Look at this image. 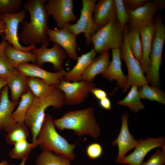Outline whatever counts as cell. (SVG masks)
<instances>
[{
  "mask_svg": "<svg viewBox=\"0 0 165 165\" xmlns=\"http://www.w3.org/2000/svg\"><path fill=\"white\" fill-rule=\"evenodd\" d=\"M138 86L134 85L125 97L123 100L117 101L119 105L126 106L134 112H138L145 108L144 105L140 101Z\"/></svg>",
  "mask_w": 165,
  "mask_h": 165,
  "instance_id": "cell-28",
  "label": "cell"
},
{
  "mask_svg": "<svg viewBox=\"0 0 165 165\" xmlns=\"http://www.w3.org/2000/svg\"><path fill=\"white\" fill-rule=\"evenodd\" d=\"M156 28L152 42L150 55V64L146 77L153 86L159 87L160 84V70L165 40V27L161 19L155 23Z\"/></svg>",
  "mask_w": 165,
  "mask_h": 165,
  "instance_id": "cell-6",
  "label": "cell"
},
{
  "mask_svg": "<svg viewBox=\"0 0 165 165\" xmlns=\"http://www.w3.org/2000/svg\"><path fill=\"white\" fill-rule=\"evenodd\" d=\"M9 44L4 38L0 43V57L4 55V50Z\"/></svg>",
  "mask_w": 165,
  "mask_h": 165,
  "instance_id": "cell-42",
  "label": "cell"
},
{
  "mask_svg": "<svg viewBox=\"0 0 165 165\" xmlns=\"http://www.w3.org/2000/svg\"><path fill=\"white\" fill-rule=\"evenodd\" d=\"M93 13L95 23L99 28L116 19L114 0H98L95 4Z\"/></svg>",
  "mask_w": 165,
  "mask_h": 165,
  "instance_id": "cell-21",
  "label": "cell"
},
{
  "mask_svg": "<svg viewBox=\"0 0 165 165\" xmlns=\"http://www.w3.org/2000/svg\"><path fill=\"white\" fill-rule=\"evenodd\" d=\"M112 60L107 69L101 75L110 81L116 80L117 86L123 89L126 85L127 77L122 70L121 49H112Z\"/></svg>",
  "mask_w": 165,
  "mask_h": 165,
  "instance_id": "cell-20",
  "label": "cell"
},
{
  "mask_svg": "<svg viewBox=\"0 0 165 165\" xmlns=\"http://www.w3.org/2000/svg\"><path fill=\"white\" fill-rule=\"evenodd\" d=\"M123 30L116 19L100 28L90 38L96 53H101L110 49L121 48L123 41Z\"/></svg>",
  "mask_w": 165,
  "mask_h": 165,
  "instance_id": "cell-5",
  "label": "cell"
},
{
  "mask_svg": "<svg viewBox=\"0 0 165 165\" xmlns=\"http://www.w3.org/2000/svg\"><path fill=\"white\" fill-rule=\"evenodd\" d=\"M127 30L126 28H124L123 43L120 48L121 58L125 61L128 72L126 85L123 89V92L125 93L133 85L140 86L148 83L144 75L140 63L134 57L130 48L127 40Z\"/></svg>",
  "mask_w": 165,
  "mask_h": 165,
  "instance_id": "cell-7",
  "label": "cell"
},
{
  "mask_svg": "<svg viewBox=\"0 0 165 165\" xmlns=\"http://www.w3.org/2000/svg\"><path fill=\"white\" fill-rule=\"evenodd\" d=\"M4 55L13 62L16 67L23 63L32 62L34 63L36 58V55L31 52H24L16 50L10 44L5 48Z\"/></svg>",
  "mask_w": 165,
  "mask_h": 165,
  "instance_id": "cell-25",
  "label": "cell"
},
{
  "mask_svg": "<svg viewBox=\"0 0 165 165\" xmlns=\"http://www.w3.org/2000/svg\"><path fill=\"white\" fill-rule=\"evenodd\" d=\"M156 28V24L153 23L138 30L140 34L142 49V56L140 64L143 72L146 73L150 67L152 39Z\"/></svg>",
  "mask_w": 165,
  "mask_h": 165,
  "instance_id": "cell-19",
  "label": "cell"
},
{
  "mask_svg": "<svg viewBox=\"0 0 165 165\" xmlns=\"http://www.w3.org/2000/svg\"><path fill=\"white\" fill-rule=\"evenodd\" d=\"M16 68L13 62L4 55L0 57V78L7 81Z\"/></svg>",
  "mask_w": 165,
  "mask_h": 165,
  "instance_id": "cell-35",
  "label": "cell"
},
{
  "mask_svg": "<svg viewBox=\"0 0 165 165\" xmlns=\"http://www.w3.org/2000/svg\"><path fill=\"white\" fill-rule=\"evenodd\" d=\"M87 156L92 160H96L99 158L103 153L101 145L98 143L94 142L88 145L86 150Z\"/></svg>",
  "mask_w": 165,
  "mask_h": 165,
  "instance_id": "cell-38",
  "label": "cell"
},
{
  "mask_svg": "<svg viewBox=\"0 0 165 165\" xmlns=\"http://www.w3.org/2000/svg\"><path fill=\"white\" fill-rule=\"evenodd\" d=\"M13 145L14 147L9 155L11 158L16 159H22L28 156L31 150L37 146L36 143H29L27 139L17 142Z\"/></svg>",
  "mask_w": 165,
  "mask_h": 165,
  "instance_id": "cell-33",
  "label": "cell"
},
{
  "mask_svg": "<svg viewBox=\"0 0 165 165\" xmlns=\"http://www.w3.org/2000/svg\"><path fill=\"white\" fill-rule=\"evenodd\" d=\"M128 115L124 113L121 117L122 124L120 132L117 138L112 142L114 146L117 145L118 152L116 161L119 163L126 153L138 145L139 141L135 140L129 130Z\"/></svg>",
  "mask_w": 165,
  "mask_h": 165,
  "instance_id": "cell-16",
  "label": "cell"
},
{
  "mask_svg": "<svg viewBox=\"0 0 165 165\" xmlns=\"http://www.w3.org/2000/svg\"><path fill=\"white\" fill-rule=\"evenodd\" d=\"M1 20V15L0 14V20Z\"/></svg>",
  "mask_w": 165,
  "mask_h": 165,
  "instance_id": "cell-47",
  "label": "cell"
},
{
  "mask_svg": "<svg viewBox=\"0 0 165 165\" xmlns=\"http://www.w3.org/2000/svg\"><path fill=\"white\" fill-rule=\"evenodd\" d=\"M7 83L6 81L0 78V92L1 90H2L3 87L7 85Z\"/></svg>",
  "mask_w": 165,
  "mask_h": 165,
  "instance_id": "cell-44",
  "label": "cell"
},
{
  "mask_svg": "<svg viewBox=\"0 0 165 165\" xmlns=\"http://www.w3.org/2000/svg\"><path fill=\"white\" fill-rule=\"evenodd\" d=\"M65 104L64 93L58 87L43 98H39L34 96L24 121L31 131L32 143H36L44 122L46 108L52 106L55 108L59 109Z\"/></svg>",
  "mask_w": 165,
  "mask_h": 165,
  "instance_id": "cell-3",
  "label": "cell"
},
{
  "mask_svg": "<svg viewBox=\"0 0 165 165\" xmlns=\"http://www.w3.org/2000/svg\"><path fill=\"white\" fill-rule=\"evenodd\" d=\"M71 161L64 156L43 150L36 160V165H71Z\"/></svg>",
  "mask_w": 165,
  "mask_h": 165,
  "instance_id": "cell-27",
  "label": "cell"
},
{
  "mask_svg": "<svg viewBox=\"0 0 165 165\" xmlns=\"http://www.w3.org/2000/svg\"><path fill=\"white\" fill-rule=\"evenodd\" d=\"M27 79L16 69L6 81L7 85L10 90L11 101L19 102L21 96L29 90Z\"/></svg>",
  "mask_w": 165,
  "mask_h": 165,
  "instance_id": "cell-24",
  "label": "cell"
},
{
  "mask_svg": "<svg viewBox=\"0 0 165 165\" xmlns=\"http://www.w3.org/2000/svg\"><path fill=\"white\" fill-rule=\"evenodd\" d=\"M127 38L130 48L134 57L140 63L142 56V49L140 34L138 30L131 28L127 30Z\"/></svg>",
  "mask_w": 165,
  "mask_h": 165,
  "instance_id": "cell-32",
  "label": "cell"
},
{
  "mask_svg": "<svg viewBox=\"0 0 165 165\" xmlns=\"http://www.w3.org/2000/svg\"><path fill=\"white\" fill-rule=\"evenodd\" d=\"M28 156H26L25 157L23 158L22 159V161L20 163V164L19 165H25V163L26 162V161L28 158ZM11 165H15L14 164H12Z\"/></svg>",
  "mask_w": 165,
  "mask_h": 165,
  "instance_id": "cell-45",
  "label": "cell"
},
{
  "mask_svg": "<svg viewBox=\"0 0 165 165\" xmlns=\"http://www.w3.org/2000/svg\"><path fill=\"white\" fill-rule=\"evenodd\" d=\"M99 103L100 106L103 109L107 110H111V102L108 97L99 100Z\"/></svg>",
  "mask_w": 165,
  "mask_h": 165,
  "instance_id": "cell-41",
  "label": "cell"
},
{
  "mask_svg": "<svg viewBox=\"0 0 165 165\" xmlns=\"http://www.w3.org/2000/svg\"><path fill=\"white\" fill-rule=\"evenodd\" d=\"M165 163V150L158 148L145 162L141 165H163Z\"/></svg>",
  "mask_w": 165,
  "mask_h": 165,
  "instance_id": "cell-37",
  "label": "cell"
},
{
  "mask_svg": "<svg viewBox=\"0 0 165 165\" xmlns=\"http://www.w3.org/2000/svg\"><path fill=\"white\" fill-rule=\"evenodd\" d=\"M48 41L42 44L40 47L31 51L36 56L34 64L42 68L44 63H49L52 64L53 69L57 72L63 70V62L67 57L65 51L56 43H54L52 47L48 48Z\"/></svg>",
  "mask_w": 165,
  "mask_h": 165,
  "instance_id": "cell-10",
  "label": "cell"
},
{
  "mask_svg": "<svg viewBox=\"0 0 165 165\" xmlns=\"http://www.w3.org/2000/svg\"><path fill=\"white\" fill-rule=\"evenodd\" d=\"M129 15L130 25L132 28L139 29L140 28L154 23L153 16L156 11V5L148 1L143 6L131 10L126 6Z\"/></svg>",
  "mask_w": 165,
  "mask_h": 165,
  "instance_id": "cell-17",
  "label": "cell"
},
{
  "mask_svg": "<svg viewBox=\"0 0 165 165\" xmlns=\"http://www.w3.org/2000/svg\"><path fill=\"white\" fill-rule=\"evenodd\" d=\"M45 7L49 16H52L58 29L63 28L70 22L77 20L73 11L72 0H49Z\"/></svg>",
  "mask_w": 165,
  "mask_h": 165,
  "instance_id": "cell-11",
  "label": "cell"
},
{
  "mask_svg": "<svg viewBox=\"0 0 165 165\" xmlns=\"http://www.w3.org/2000/svg\"><path fill=\"white\" fill-rule=\"evenodd\" d=\"M57 87L64 93L65 104L72 105L83 102L95 84L93 82H69L64 80Z\"/></svg>",
  "mask_w": 165,
  "mask_h": 165,
  "instance_id": "cell-12",
  "label": "cell"
},
{
  "mask_svg": "<svg viewBox=\"0 0 165 165\" xmlns=\"http://www.w3.org/2000/svg\"><path fill=\"white\" fill-rule=\"evenodd\" d=\"M22 2L21 0H0V14L17 13Z\"/></svg>",
  "mask_w": 165,
  "mask_h": 165,
  "instance_id": "cell-36",
  "label": "cell"
},
{
  "mask_svg": "<svg viewBox=\"0 0 165 165\" xmlns=\"http://www.w3.org/2000/svg\"><path fill=\"white\" fill-rule=\"evenodd\" d=\"M26 16L25 10L15 13H6L1 15V19L5 23L4 39L16 49L24 52L32 50L36 47L35 44L24 46L20 43L18 35L19 24L23 23Z\"/></svg>",
  "mask_w": 165,
  "mask_h": 165,
  "instance_id": "cell-9",
  "label": "cell"
},
{
  "mask_svg": "<svg viewBox=\"0 0 165 165\" xmlns=\"http://www.w3.org/2000/svg\"><path fill=\"white\" fill-rule=\"evenodd\" d=\"M53 120L50 115L46 114L36 144L43 150L49 151L64 156L71 161L75 160L76 156L74 150L79 141L74 144L69 143L57 131Z\"/></svg>",
  "mask_w": 165,
  "mask_h": 165,
  "instance_id": "cell-4",
  "label": "cell"
},
{
  "mask_svg": "<svg viewBox=\"0 0 165 165\" xmlns=\"http://www.w3.org/2000/svg\"><path fill=\"white\" fill-rule=\"evenodd\" d=\"M46 0H29L24 4L25 10L29 13L30 20L24 21L19 38L24 45L43 43L48 41L49 16L46 11Z\"/></svg>",
  "mask_w": 165,
  "mask_h": 165,
  "instance_id": "cell-1",
  "label": "cell"
},
{
  "mask_svg": "<svg viewBox=\"0 0 165 165\" xmlns=\"http://www.w3.org/2000/svg\"><path fill=\"white\" fill-rule=\"evenodd\" d=\"M29 135L28 128L24 123H16L5 135V140L9 145H13L17 142L27 139Z\"/></svg>",
  "mask_w": 165,
  "mask_h": 165,
  "instance_id": "cell-30",
  "label": "cell"
},
{
  "mask_svg": "<svg viewBox=\"0 0 165 165\" xmlns=\"http://www.w3.org/2000/svg\"><path fill=\"white\" fill-rule=\"evenodd\" d=\"M9 87L6 85L1 90L0 100V130L8 133L15 126L16 122L12 118L14 109L18 102L10 100L8 96Z\"/></svg>",
  "mask_w": 165,
  "mask_h": 165,
  "instance_id": "cell-18",
  "label": "cell"
},
{
  "mask_svg": "<svg viewBox=\"0 0 165 165\" xmlns=\"http://www.w3.org/2000/svg\"><path fill=\"white\" fill-rule=\"evenodd\" d=\"M67 24L61 29H49L48 40L59 45L64 49L69 58L77 60L78 57L76 52V36L69 31Z\"/></svg>",
  "mask_w": 165,
  "mask_h": 165,
  "instance_id": "cell-15",
  "label": "cell"
},
{
  "mask_svg": "<svg viewBox=\"0 0 165 165\" xmlns=\"http://www.w3.org/2000/svg\"><path fill=\"white\" fill-rule=\"evenodd\" d=\"M28 88L34 96L42 98L46 96L57 86L50 85L43 80L37 78L27 77Z\"/></svg>",
  "mask_w": 165,
  "mask_h": 165,
  "instance_id": "cell-26",
  "label": "cell"
},
{
  "mask_svg": "<svg viewBox=\"0 0 165 165\" xmlns=\"http://www.w3.org/2000/svg\"><path fill=\"white\" fill-rule=\"evenodd\" d=\"M16 69L27 77L40 79L50 85L58 86L64 80L66 72L63 70L56 72L47 71L35 64L23 63L18 65Z\"/></svg>",
  "mask_w": 165,
  "mask_h": 165,
  "instance_id": "cell-14",
  "label": "cell"
},
{
  "mask_svg": "<svg viewBox=\"0 0 165 165\" xmlns=\"http://www.w3.org/2000/svg\"><path fill=\"white\" fill-rule=\"evenodd\" d=\"M109 57L108 51L100 53L87 67L79 81L93 82L96 75L101 74L107 69L110 62Z\"/></svg>",
  "mask_w": 165,
  "mask_h": 165,
  "instance_id": "cell-22",
  "label": "cell"
},
{
  "mask_svg": "<svg viewBox=\"0 0 165 165\" xmlns=\"http://www.w3.org/2000/svg\"><path fill=\"white\" fill-rule=\"evenodd\" d=\"M160 147L165 150V139L163 137L148 138L146 139L139 140L137 145L133 152L125 156L120 163L129 165H141L147 154L152 150Z\"/></svg>",
  "mask_w": 165,
  "mask_h": 165,
  "instance_id": "cell-13",
  "label": "cell"
},
{
  "mask_svg": "<svg viewBox=\"0 0 165 165\" xmlns=\"http://www.w3.org/2000/svg\"><path fill=\"white\" fill-rule=\"evenodd\" d=\"M34 97V95L29 89L21 96L18 107L11 116L12 118L16 122L24 123L27 113L32 103Z\"/></svg>",
  "mask_w": 165,
  "mask_h": 165,
  "instance_id": "cell-29",
  "label": "cell"
},
{
  "mask_svg": "<svg viewBox=\"0 0 165 165\" xmlns=\"http://www.w3.org/2000/svg\"><path fill=\"white\" fill-rule=\"evenodd\" d=\"M90 93L99 101L107 97V94L105 91L95 87L91 90Z\"/></svg>",
  "mask_w": 165,
  "mask_h": 165,
  "instance_id": "cell-40",
  "label": "cell"
},
{
  "mask_svg": "<svg viewBox=\"0 0 165 165\" xmlns=\"http://www.w3.org/2000/svg\"><path fill=\"white\" fill-rule=\"evenodd\" d=\"M0 165H11L6 160H4L0 163Z\"/></svg>",
  "mask_w": 165,
  "mask_h": 165,
  "instance_id": "cell-46",
  "label": "cell"
},
{
  "mask_svg": "<svg viewBox=\"0 0 165 165\" xmlns=\"http://www.w3.org/2000/svg\"><path fill=\"white\" fill-rule=\"evenodd\" d=\"M138 92L140 98L146 99L165 104V94L158 87L143 85L140 86Z\"/></svg>",
  "mask_w": 165,
  "mask_h": 165,
  "instance_id": "cell-31",
  "label": "cell"
},
{
  "mask_svg": "<svg viewBox=\"0 0 165 165\" xmlns=\"http://www.w3.org/2000/svg\"><path fill=\"white\" fill-rule=\"evenodd\" d=\"M115 4L116 19L122 29L124 30L127 23L130 21L129 15L123 0H114Z\"/></svg>",
  "mask_w": 165,
  "mask_h": 165,
  "instance_id": "cell-34",
  "label": "cell"
},
{
  "mask_svg": "<svg viewBox=\"0 0 165 165\" xmlns=\"http://www.w3.org/2000/svg\"><path fill=\"white\" fill-rule=\"evenodd\" d=\"M96 0H82L80 15L76 22L67 25L68 29L76 36L81 33L84 34L87 44L90 43V38L99 29L93 19V13Z\"/></svg>",
  "mask_w": 165,
  "mask_h": 165,
  "instance_id": "cell-8",
  "label": "cell"
},
{
  "mask_svg": "<svg viewBox=\"0 0 165 165\" xmlns=\"http://www.w3.org/2000/svg\"><path fill=\"white\" fill-rule=\"evenodd\" d=\"M96 53L94 48L78 57L77 63L69 72H66L64 80L69 82L78 81L86 69L95 58Z\"/></svg>",
  "mask_w": 165,
  "mask_h": 165,
  "instance_id": "cell-23",
  "label": "cell"
},
{
  "mask_svg": "<svg viewBox=\"0 0 165 165\" xmlns=\"http://www.w3.org/2000/svg\"><path fill=\"white\" fill-rule=\"evenodd\" d=\"M124 4L130 9L134 10L143 6L148 2L146 0H125Z\"/></svg>",
  "mask_w": 165,
  "mask_h": 165,
  "instance_id": "cell-39",
  "label": "cell"
},
{
  "mask_svg": "<svg viewBox=\"0 0 165 165\" xmlns=\"http://www.w3.org/2000/svg\"><path fill=\"white\" fill-rule=\"evenodd\" d=\"M5 28V24L3 20H0V35H2L4 34Z\"/></svg>",
  "mask_w": 165,
  "mask_h": 165,
  "instance_id": "cell-43",
  "label": "cell"
},
{
  "mask_svg": "<svg viewBox=\"0 0 165 165\" xmlns=\"http://www.w3.org/2000/svg\"><path fill=\"white\" fill-rule=\"evenodd\" d=\"M53 122L58 130H72L79 137L88 135L97 139L101 134L92 107L68 111L61 117L53 120Z\"/></svg>",
  "mask_w": 165,
  "mask_h": 165,
  "instance_id": "cell-2",
  "label": "cell"
}]
</instances>
